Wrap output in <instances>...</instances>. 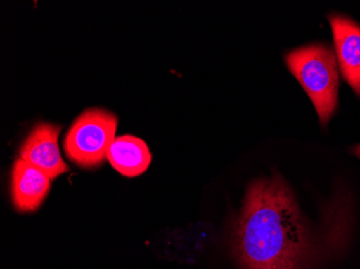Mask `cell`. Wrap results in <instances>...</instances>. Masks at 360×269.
Here are the masks:
<instances>
[{
    "instance_id": "6da1fadb",
    "label": "cell",
    "mask_w": 360,
    "mask_h": 269,
    "mask_svg": "<svg viewBox=\"0 0 360 269\" xmlns=\"http://www.w3.org/2000/svg\"><path fill=\"white\" fill-rule=\"evenodd\" d=\"M231 247L242 269H311L312 235L281 176L250 183L232 225Z\"/></svg>"
},
{
    "instance_id": "7a4b0ae2",
    "label": "cell",
    "mask_w": 360,
    "mask_h": 269,
    "mask_svg": "<svg viewBox=\"0 0 360 269\" xmlns=\"http://www.w3.org/2000/svg\"><path fill=\"white\" fill-rule=\"evenodd\" d=\"M287 67L309 95L319 115L326 125L338 105L339 65L333 48L325 44H312L287 54Z\"/></svg>"
},
{
    "instance_id": "3957f363",
    "label": "cell",
    "mask_w": 360,
    "mask_h": 269,
    "mask_svg": "<svg viewBox=\"0 0 360 269\" xmlns=\"http://www.w3.org/2000/svg\"><path fill=\"white\" fill-rule=\"evenodd\" d=\"M118 117L101 108L81 113L64 139L65 155L82 168H94L107 159V152L116 139Z\"/></svg>"
},
{
    "instance_id": "277c9868",
    "label": "cell",
    "mask_w": 360,
    "mask_h": 269,
    "mask_svg": "<svg viewBox=\"0 0 360 269\" xmlns=\"http://www.w3.org/2000/svg\"><path fill=\"white\" fill-rule=\"evenodd\" d=\"M60 131L58 125L38 123L20 147V157L51 180L70 171L58 147Z\"/></svg>"
},
{
    "instance_id": "5b68a950",
    "label": "cell",
    "mask_w": 360,
    "mask_h": 269,
    "mask_svg": "<svg viewBox=\"0 0 360 269\" xmlns=\"http://www.w3.org/2000/svg\"><path fill=\"white\" fill-rule=\"evenodd\" d=\"M335 56L342 76L360 96V26L345 16L329 15Z\"/></svg>"
},
{
    "instance_id": "8992f818",
    "label": "cell",
    "mask_w": 360,
    "mask_h": 269,
    "mask_svg": "<svg viewBox=\"0 0 360 269\" xmlns=\"http://www.w3.org/2000/svg\"><path fill=\"white\" fill-rule=\"evenodd\" d=\"M51 189V179L23 159L14 162L11 171V198L20 212L36 211Z\"/></svg>"
},
{
    "instance_id": "52a82bcc",
    "label": "cell",
    "mask_w": 360,
    "mask_h": 269,
    "mask_svg": "<svg viewBox=\"0 0 360 269\" xmlns=\"http://www.w3.org/2000/svg\"><path fill=\"white\" fill-rule=\"evenodd\" d=\"M107 159L115 169L127 178L145 173L150 166L153 155L143 139L132 135L117 137L107 152Z\"/></svg>"
},
{
    "instance_id": "ba28073f",
    "label": "cell",
    "mask_w": 360,
    "mask_h": 269,
    "mask_svg": "<svg viewBox=\"0 0 360 269\" xmlns=\"http://www.w3.org/2000/svg\"><path fill=\"white\" fill-rule=\"evenodd\" d=\"M352 152L360 159V145H355V147L352 149Z\"/></svg>"
}]
</instances>
